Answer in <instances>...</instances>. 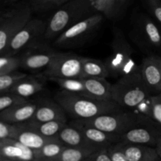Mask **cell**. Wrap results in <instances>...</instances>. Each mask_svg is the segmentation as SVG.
I'll list each match as a JSON object with an SVG mask.
<instances>
[{"label":"cell","instance_id":"1","mask_svg":"<svg viewBox=\"0 0 161 161\" xmlns=\"http://www.w3.org/2000/svg\"><path fill=\"white\" fill-rule=\"evenodd\" d=\"M54 99L73 119H87L124 109L113 101L99 100L64 90L58 91Z\"/></svg>","mask_w":161,"mask_h":161},{"label":"cell","instance_id":"2","mask_svg":"<svg viewBox=\"0 0 161 161\" xmlns=\"http://www.w3.org/2000/svg\"><path fill=\"white\" fill-rule=\"evenodd\" d=\"M91 0H69L58 6L47 23L42 42H52L67 28L94 14Z\"/></svg>","mask_w":161,"mask_h":161},{"label":"cell","instance_id":"3","mask_svg":"<svg viewBox=\"0 0 161 161\" xmlns=\"http://www.w3.org/2000/svg\"><path fill=\"white\" fill-rule=\"evenodd\" d=\"M112 53L105 61L110 76L121 77L138 72L140 64L135 61L134 51L125 36L117 27L113 28Z\"/></svg>","mask_w":161,"mask_h":161},{"label":"cell","instance_id":"4","mask_svg":"<svg viewBox=\"0 0 161 161\" xmlns=\"http://www.w3.org/2000/svg\"><path fill=\"white\" fill-rule=\"evenodd\" d=\"M151 94L144 84L138 72L119 77L112 84V101L123 108H134Z\"/></svg>","mask_w":161,"mask_h":161},{"label":"cell","instance_id":"5","mask_svg":"<svg viewBox=\"0 0 161 161\" xmlns=\"http://www.w3.org/2000/svg\"><path fill=\"white\" fill-rule=\"evenodd\" d=\"M105 16L94 13L63 31L51 42L52 47L59 49H71L80 47L95 34L103 22Z\"/></svg>","mask_w":161,"mask_h":161},{"label":"cell","instance_id":"6","mask_svg":"<svg viewBox=\"0 0 161 161\" xmlns=\"http://www.w3.org/2000/svg\"><path fill=\"white\" fill-rule=\"evenodd\" d=\"M80 120L91 127L117 135H121L132 127L151 124V123L154 122L150 118L140 116L134 112H127L124 109Z\"/></svg>","mask_w":161,"mask_h":161},{"label":"cell","instance_id":"7","mask_svg":"<svg viewBox=\"0 0 161 161\" xmlns=\"http://www.w3.org/2000/svg\"><path fill=\"white\" fill-rule=\"evenodd\" d=\"M28 3H18L0 10V54L6 48L15 33L31 18Z\"/></svg>","mask_w":161,"mask_h":161},{"label":"cell","instance_id":"8","mask_svg":"<svg viewBox=\"0 0 161 161\" xmlns=\"http://www.w3.org/2000/svg\"><path fill=\"white\" fill-rule=\"evenodd\" d=\"M47 21L41 19L31 18L15 33L9 44L0 55H18L31 46L42 42L47 28Z\"/></svg>","mask_w":161,"mask_h":161},{"label":"cell","instance_id":"9","mask_svg":"<svg viewBox=\"0 0 161 161\" xmlns=\"http://www.w3.org/2000/svg\"><path fill=\"white\" fill-rule=\"evenodd\" d=\"M130 37L142 50L161 52V28L158 23L146 14L135 16Z\"/></svg>","mask_w":161,"mask_h":161},{"label":"cell","instance_id":"10","mask_svg":"<svg viewBox=\"0 0 161 161\" xmlns=\"http://www.w3.org/2000/svg\"><path fill=\"white\" fill-rule=\"evenodd\" d=\"M42 75L47 79L78 78L83 75V57L75 53L58 52L50 65L43 70Z\"/></svg>","mask_w":161,"mask_h":161},{"label":"cell","instance_id":"11","mask_svg":"<svg viewBox=\"0 0 161 161\" xmlns=\"http://www.w3.org/2000/svg\"><path fill=\"white\" fill-rule=\"evenodd\" d=\"M58 53L48 43L40 42L24 50L20 55V68L31 72L45 70Z\"/></svg>","mask_w":161,"mask_h":161},{"label":"cell","instance_id":"12","mask_svg":"<svg viewBox=\"0 0 161 161\" xmlns=\"http://www.w3.org/2000/svg\"><path fill=\"white\" fill-rule=\"evenodd\" d=\"M142 79L151 95L161 93V71L156 54H149L140 64Z\"/></svg>","mask_w":161,"mask_h":161},{"label":"cell","instance_id":"13","mask_svg":"<svg viewBox=\"0 0 161 161\" xmlns=\"http://www.w3.org/2000/svg\"><path fill=\"white\" fill-rule=\"evenodd\" d=\"M119 136V141L123 142L156 146L157 140L161 136V131L154 127L152 124H145L132 127Z\"/></svg>","mask_w":161,"mask_h":161},{"label":"cell","instance_id":"14","mask_svg":"<svg viewBox=\"0 0 161 161\" xmlns=\"http://www.w3.org/2000/svg\"><path fill=\"white\" fill-rule=\"evenodd\" d=\"M68 115L64 108L55 99L41 98L32 118L30 120L37 122L59 120L67 122Z\"/></svg>","mask_w":161,"mask_h":161},{"label":"cell","instance_id":"15","mask_svg":"<svg viewBox=\"0 0 161 161\" xmlns=\"http://www.w3.org/2000/svg\"><path fill=\"white\" fill-rule=\"evenodd\" d=\"M38 105V100H27L15 104L0 112V119L12 124H20L32 118Z\"/></svg>","mask_w":161,"mask_h":161},{"label":"cell","instance_id":"16","mask_svg":"<svg viewBox=\"0 0 161 161\" xmlns=\"http://www.w3.org/2000/svg\"><path fill=\"white\" fill-rule=\"evenodd\" d=\"M0 157L4 160L35 161V150L14 138L0 140Z\"/></svg>","mask_w":161,"mask_h":161},{"label":"cell","instance_id":"17","mask_svg":"<svg viewBox=\"0 0 161 161\" xmlns=\"http://www.w3.org/2000/svg\"><path fill=\"white\" fill-rule=\"evenodd\" d=\"M71 124L76 126L81 130L86 142L92 146L97 147H108L119 141V135L108 133L94 127H91L82 122L80 119H73Z\"/></svg>","mask_w":161,"mask_h":161},{"label":"cell","instance_id":"18","mask_svg":"<svg viewBox=\"0 0 161 161\" xmlns=\"http://www.w3.org/2000/svg\"><path fill=\"white\" fill-rule=\"evenodd\" d=\"M86 95L104 101H112V84L105 78L83 77Z\"/></svg>","mask_w":161,"mask_h":161},{"label":"cell","instance_id":"19","mask_svg":"<svg viewBox=\"0 0 161 161\" xmlns=\"http://www.w3.org/2000/svg\"><path fill=\"white\" fill-rule=\"evenodd\" d=\"M123 149L125 153L127 161L161 160L156 147H153L151 146L123 142Z\"/></svg>","mask_w":161,"mask_h":161},{"label":"cell","instance_id":"20","mask_svg":"<svg viewBox=\"0 0 161 161\" xmlns=\"http://www.w3.org/2000/svg\"><path fill=\"white\" fill-rule=\"evenodd\" d=\"M44 86L45 83L42 79L27 75L16 83L9 92L24 98H28L41 92L44 89Z\"/></svg>","mask_w":161,"mask_h":161},{"label":"cell","instance_id":"21","mask_svg":"<svg viewBox=\"0 0 161 161\" xmlns=\"http://www.w3.org/2000/svg\"><path fill=\"white\" fill-rule=\"evenodd\" d=\"M17 130L14 135V138L17 140L25 146L36 150L40 149L48 142L56 139L58 138H47L41 135L40 134L32 130L27 128L22 124H17Z\"/></svg>","mask_w":161,"mask_h":161},{"label":"cell","instance_id":"22","mask_svg":"<svg viewBox=\"0 0 161 161\" xmlns=\"http://www.w3.org/2000/svg\"><path fill=\"white\" fill-rule=\"evenodd\" d=\"M57 138L66 146H92L86 142L81 130L71 123L64 125Z\"/></svg>","mask_w":161,"mask_h":161},{"label":"cell","instance_id":"23","mask_svg":"<svg viewBox=\"0 0 161 161\" xmlns=\"http://www.w3.org/2000/svg\"><path fill=\"white\" fill-rule=\"evenodd\" d=\"M68 122L59 120L47 121V122H37V121L28 120L23 123V125L27 128L32 130L41 135L47 138H57L58 133L64 127Z\"/></svg>","mask_w":161,"mask_h":161},{"label":"cell","instance_id":"24","mask_svg":"<svg viewBox=\"0 0 161 161\" xmlns=\"http://www.w3.org/2000/svg\"><path fill=\"white\" fill-rule=\"evenodd\" d=\"M99 148L101 147L94 146H64L58 161H86V158Z\"/></svg>","mask_w":161,"mask_h":161},{"label":"cell","instance_id":"25","mask_svg":"<svg viewBox=\"0 0 161 161\" xmlns=\"http://www.w3.org/2000/svg\"><path fill=\"white\" fill-rule=\"evenodd\" d=\"M64 145L58 138L46 143L35 150V161H58Z\"/></svg>","mask_w":161,"mask_h":161},{"label":"cell","instance_id":"26","mask_svg":"<svg viewBox=\"0 0 161 161\" xmlns=\"http://www.w3.org/2000/svg\"><path fill=\"white\" fill-rule=\"evenodd\" d=\"M108 76H110V73L105 61L95 58L83 57L82 77H97L107 79Z\"/></svg>","mask_w":161,"mask_h":161},{"label":"cell","instance_id":"27","mask_svg":"<svg viewBox=\"0 0 161 161\" xmlns=\"http://www.w3.org/2000/svg\"><path fill=\"white\" fill-rule=\"evenodd\" d=\"M47 80L57 83L61 88V90L86 95V91H85L83 77H78V78L51 77V78H48Z\"/></svg>","mask_w":161,"mask_h":161},{"label":"cell","instance_id":"28","mask_svg":"<svg viewBox=\"0 0 161 161\" xmlns=\"http://www.w3.org/2000/svg\"><path fill=\"white\" fill-rule=\"evenodd\" d=\"M26 75V73L17 70L0 75V93L9 92L16 83Z\"/></svg>","mask_w":161,"mask_h":161},{"label":"cell","instance_id":"29","mask_svg":"<svg viewBox=\"0 0 161 161\" xmlns=\"http://www.w3.org/2000/svg\"><path fill=\"white\" fill-rule=\"evenodd\" d=\"M20 69V55H0V75Z\"/></svg>","mask_w":161,"mask_h":161},{"label":"cell","instance_id":"30","mask_svg":"<svg viewBox=\"0 0 161 161\" xmlns=\"http://www.w3.org/2000/svg\"><path fill=\"white\" fill-rule=\"evenodd\" d=\"M59 0H30L29 6L35 12H47L58 7Z\"/></svg>","mask_w":161,"mask_h":161},{"label":"cell","instance_id":"31","mask_svg":"<svg viewBox=\"0 0 161 161\" xmlns=\"http://www.w3.org/2000/svg\"><path fill=\"white\" fill-rule=\"evenodd\" d=\"M91 4L95 12L101 13L108 19H113L111 0H91Z\"/></svg>","mask_w":161,"mask_h":161},{"label":"cell","instance_id":"32","mask_svg":"<svg viewBox=\"0 0 161 161\" xmlns=\"http://www.w3.org/2000/svg\"><path fill=\"white\" fill-rule=\"evenodd\" d=\"M28 99L24 98L20 96L12 94V93H0V112L15 105V104L20 103V102H25Z\"/></svg>","mask_w":161,"mask_h":161},{"label":"cell","instance_id":"33","mask_svg":"<svg viewBox=\"0 0 161 161\" xmlns=\"http://www.w3.org/2000/svg\"><path fill=\"white\" fill-rule=\"evenodd\" d=\"M150 118L161 126V93L151 96Z\"/></svg>","mask_w":161,"mask_h":161},{"label":"cell","instance_id":"34","mask_svg":"<svg viewBox=\"0 0 161 161\" xmlns=\"http://www.w3.org/2000/svg\"><path fill=\"white\" fill-rule=\"evenodd\" d=\"M151 15L161 25V0H142Z\"/></svg>","mask_w":161,"mask_h":161},{"label":"cell","instance_id":"35","mask_svg":"<svg viewBox=\"0 0 161 161\" xmlns=\"http://www.w3.org/2000/svg\"><path fill=\"white\" fill-rule=\"evenodd\" d=\"M108 153L112 161H127L121 141L108 146Z\"/></svg>","mask_w":161,"mask_h":161},{"label":"cell","instance_id":"36","mask_svg":"<svg viewBox=\"0 0 161 161\" xmlns=\"http://www.w3.org/2000/svg\"><path fill=\"white\" fill-rule=\"evenodd\" d=\"M17 127V124H9L0 119V140L14 138Z\"/></svg>","mask_w":161,"mask_h":161},{"label":"cell","instance_id":"37","mask_svg":"<svg viewBox=\"0 0 161 161\" xmlns=\"http://www.w3.org/2000/svg\"><path fill=\"white\" fill-rule=\"evenodd\" d=\"M151 96L148 97L147 98L145 99L144 101L138 104L136 107L133 108L135 111L134 113L135 114L138 115L140 116H143V117L150 118L151 115ZM151 119V118H150Z\"/></svg>","mask_w":161,"mask_h":161},{"label":"cell","instance_id":"38","mask_svg":"<svg viewBox=\"0 0 161 161\" xmlns=\"http://www.w3.org/2000/svg\"><path fill=\"white\" fill-rule=\"evenodd\" d=\"M86 161H112L108 147H101L93 152Z\"/></svg>","mask_w":161,"mask_h":161},{"label":"cell","instance_id":"39","mask_svg":"<svg viewBox=\"0 0 161 161\" xmlns=\"http://www.w3.org/2000/svg\"><path fill=\"white\" fill-rule=\"evenodd\" d=\"M113 6V19L119 18L125 9L129 0H111Z\"/></svg>","mask_w":161,"mask_h":161},{"label":"cell","instance_id":"40","mask_svg":"<svg viewBox=\"0 0 161 161\" xmlns=\"http://www.w3.org/2000/svg\"><path fill=\"white\" fill-rule=\"evenodd\" d=\"M155 147H156V149H157V153H158L159 157H160L161 160V136L158 138V140H157V144H156Z\"/></svg>","mask_w":161,"mask_h":161},{"label":"cell","instance_id":"41","mask_svg":"<svg viewBox=\"0 0 161 161\" xmlns=\"http://www.w3.org/2000/svg\"><path fill=\"white\" fill-rule=\"evenodd\" d=\"M157 55V61H158V64H159V66H160V71H161V56L160 55Z\"/></svg>","mask_w":161,"mask_h":161},{"label":"cell","instance_id":"42","mask_svg":"<svg viewBox=\"0 0 161 161\" xmlns=\"http://www.w3.org/2000/svg\"><path fill=\"white\" fill-rule=\"evenodd\" d=\"M69 1V0H59V3H58V6H60L61 5L64 4V3H66V2Z\"/></svg>","mask_w":161,"mask_h":161},{"label":"cell","instance_id":"43","mask_svg":"<svg viewBox=\"0 0 161 161\" xmlns=\"http://www.w3.org/2000/svg\"><path fill=\"white\" fill-rule=\"evenodd\" d=\"M20 1V0H7L8 3H17V2Z\"/></svg>","mask_w":161,"mask_h":161},{"label":"cell","instance_id":"44","mask_svg":"<svg viewBox=\"0 0 161 161\" xmlns=\"http://www.w3.org/2000/svg\"><path fill=\"white\" fill-rule=\"evenodd\" d=\"M0 161H5V160H4V159L3 158V157H0Z\"/></svg>","mask_w":161,"mask_h":161}]
</instances>
